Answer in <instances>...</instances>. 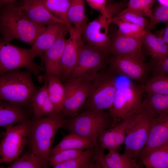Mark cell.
Wrapping results in <instances>:
<instances>
[{
  "label": "cell",
  "mask_w": 168,
  "mask_h": 168,
  "mask_svg": "<svg viewBox=\"0 0 168 168\" xmlns=\"http://www.w3.org/2000/svg\"><path fill=\"white\" fill-rule=\"evenodd\" d=\"M0 9V33L5 41L18 40L32 46L48 26H38L28 19L16 2L5 5Z\"/></svg>",
  "instance_id": "1"
},
{
  "label": "cell",
  "mask_w": 168,
  "mask_h": 168,
  "mask_svg": "<svg viewBox=\"0 0 168 168\" xmlns=\"http://www.w3.org/2000/svg\"><path fill=\"white\" fill-rule=\"evenodd\" d=\"M66 120L60 113L30 121L28 144L30 152L48 161L56 134Z\"/></svg>",
  "instance_id": "2"
},
{
  "label": "cell",
  "mask_w": 168,
  "mask_h": 168,
  "mask_svg": "<svg viewBox=\"0 0 168 168\" xmlns=\"http://www.w3.org/2000/svg\"><path fill=\"white\" fill-rule=\"evenodd\" d=\"M31 74L16 69L0 74V99L21 107L30 104L37 91Z\"/></svg>",
  "instance_id": "3"
},
{
  "label": "cell",
  "mask_w": 168,
  "mask_h": 168,
  "mask_svg": "<svg viewBox=\"0 0 168 168\" xmlns=\"http://www.w3.org/2000/svg\"><path fill=\"white\" fill-rule=\"evenodd\" d=\"M114 120L110 112L85 110L66 119L63 127L70 133L97 141L104 130L114 126Z\"/></svg>",
  "instance_id": "4"
},
{
  "label": "cell",
  "mask_w": 168,
  "mask_h": 168,
  "mask_svg": "<svg viewBox=\"0 0 168 168\" xmlns=\"http://www.w3.org/2000/svg\"><path fill=\"white\" fill-rule=\"evenodd\" d=\"M116 76L110 69L97 73L90 82L85 110L102 112L111 107L117 88Z\"/></svg>",
  "instance_id": "5"
},
{
  "label": "cell",
  "mask_w": 168,
  "mask_h": 168,
  "mask_svg": "<svg viewBox=\"0 0 168 168\" xmlns=\"http://www.w3.org/2000/svg\"><path fill=\"white\" fill-rule=\"evenodd\" d=\"M145 92L144 85L130 83L117 88L109 112L114 126L121 120L140 111Z\"/></svg>",
  "instance_id": "6"
},
{
  "label": "cell",
  "mask_w": 168,
  "mask_h": 168,
  "mask_svg": "<svg viewBox=\"0 0 168 168\" xmlns=\"http://www.w3.org/2000/svg\"><path fill=\"white\" fill-rule=\"evenodd\" d=\"M33 60L30 49L19 47L3 40H0V74L21 68H26L32 73L37 76L44 70V68Z\"/></svg>",
  "instance_id": "7"
},
{
  "label": "cell",
  "mask_w": 168,
  "mask_h": 168,
  "mask_svg": "<svg viewBox=\"0 0 168 168\" xmlns=\"http://www.w3.org/2000/svg\"><path fill=\"white\" fill-rule=\"evenodd\" d=\"M152 119L141 110L131 116L126 128L124 153L136 160L146 144Z\"/></svg>",
  "instance_id": "8"
},
{
  "label": "cell",
  "mask_w": 168,
  "mask_h": 168,
  "mask_svg": "<svg viewBox=\"0 0 168 168\" xmlns=\"http://www.w3.org/2000/svg\"><path fill=\"white\" fill-rule=\"evenodd\" d=\"M30 121L5 127L0 142V156L5 162L18 158L28 144Z\"/></svg>",
  "instance_id": "9"
},
{
  "label": "cell",
  "mask_w": 168,
  "mask_h": 168,
  "mask_svg": "<svg viewBox=\"0 0 168 168\" xmlns=\"http://www.w3.org/2000/svg\"><path fill=\"white\" fill-rule=\"evenodd\" d=\"M106 58L100 50L88 43H84L80 49L77 64L69 78L91 81L104 67L107 63Z\"/></svg>",
  "instance_id": "10"
},
{
  "label": "cell",
  "mask_w": 168,
  "mask_h": 168,
  "mask_svg": "<svg viewBox=\"0 0 168 168\" xmlns=\"http://www.w3.org/2000/svg\"><path fill=\"white\" fill-rule=\"evenodd\" d=\"M91 81L70 77L64 84L65 94L61 113L66 119L72 118L79 113L88 97Z\"/></svg>",
  "instance_id": "11"
},
{
  "label": "cell",
  "mask_w": 168,
  "mask_h": 168,
  "mask_svg": "<svg viewBox=\"0 0 168 168\" xmlns=\"http://www.w3.org/2000/svg\"><path fill=\"white\" fill-rule=\"evenodd\" d=\"M145 60L135 57L111 56L107 60L110 70L116 75L125 76L144 85L150 72Z\"/></svg>",
  "instance_id": "12"
},
{
  "label": "cell",
  "mask_w": 168,
  "mask_h": 168,
  "mask_svg": "<svg viewBox=\"0 0 168 168\" xmlns=\"http://www.w3.org/2000/svg\"><path fill=\"white\" fill-rule=\"evenodd\" d=\"M111 21L100 14L95 20L86 24L83 28L82 36L92 46L101 50L107 57L111 43L109 27Z\"/></svg>",
  "instance_id": "13"
},
{
  "label": "cell",
  "mask_w": 168,
  "mask_h": 168,
  "mask_svg": "<svg viewBox=\"0 0 168 168\" xmlns=\"http://www.w3.org/2000/svg\"><path fill=\"white\" fill-rule=\"evenodd\" d=\"M68 32V28L61 32L53 45L40 56L44 66L45 74L39 77L42 82L45 77L54 76L60 78V62Z\"/></svg>",
  "instance_id": "14"
},
{
  "label": "cell",
  "mask_w": 168,
  "mask_h": 168,
  "mask_svg": "<svg viewBox=\"0 0 168 168\" xmlns=\"http://www.w3.org/2000/svg\"><path fill=\"white\" fill-rule=\"evenodd\" d=\"M18 4L24 16L38 26H47L57 23L64 24L46 8L43 0H22Z\"/></svg>",
  "instance_id": "15"
},
{
  "label": "cell",
  "mask_w": 168,
  "mask_h": 168,
  "mask_svg": "<svg viewBox=\"0 0 168 168\" xmlns=\"http://www.w3.org/2000/svg\"><path fill=\"white\" fill-rule=\"evenodd\" d=\"M111 38L109 56L131 57L145 60L142 52V37H126L115 34Z\"/></svg>",
  "instance_id": "16"
},
{
  "label": "cell",
  "mask_w": 168,
  "mask_h": 168,
  "mask_svg": "<svg viewBox=\"0 0 168 168\" xmlns=\"http://www.w3.org/2000/svg\"><path fill=\"white\" fill-rule=\"evenodd\" d=\"M167 142L168 114L152 118L147 140L139 157L150 151Z\"/></svg>",
  "instance_id": "17"
},
{
  "label": "cell",
  "mask_w": 168,
  "mask_h": 168,
  "mask_svg": "<svg viewBox=\"0 0 168 168\" xmlns=\"http://www.w3.org/2000/svg\"><path fill=\"white\" fill-rule=\"evenodd\" d=\"M131 116L121 120L114 126L103 131L97 140V145L109 151L116 150L124 143L127 126Z\"/></svg>",
  "instance_id": "18"
},
{
  "label": "cell",
  "mask_w": 168,
  "mask_h": 168,
  "mask_svg": "<svg viewBox=\"0 0 168 168\" xmlns=\"http://www.w3.org/2000/svg\"><path fill=\"white\" fill-rule=\"evenodd\" d=\"M84 44L73 36L67 39L60 62V79L68 78L77 62L80 49Z\"/></svg>",
  "instance_id": "19"
},
{
  "label": "cell",
  "mask_w": 168,
  "mask_h": 168,
  "mask_svg": "<svg viewBox=\"0 0 168 168\" xmlns=\"http://www.w3.org/2000/svg\"><path fill=\"white\" fill-rule=\"evenodd\" d=\"M68 28L64 24L57 23L48 26L46 29L36 38L33 45L30 49L33 59L40 56L54 43L59 34Z\"/></svg>",
  "instance_id": "20"
},
{
  "label": "cell",
  "mask_w": 168,
  "mask_h": 168,
  "mask_svg": "<svg viewBox=\"0 0 168 168\" xmlns=\"http://www.w3.org/2000/svg\"><path fill=\"white\" fill-rule=\"evenodd\" d=\"M44 81L43 86L34 95L30 103L35 118L59 114L49 98L47 89V80Z\"/></svg>",
  "instance_id": "21"
},
{
  "label": "cell",
  "mask_w": 168,
  "mask_h": 168,
  "mask_svg": "<svg viewBox=\"0 0 168 168\" xmlns=\"http://www.w3.org/2000/svg\"><path fill=\"white\" fill-rule=\"evenodd\" d=\"M29 121L21 107L0 99V127Z\"/></svg>",
  "instance_id": "22"
},
{
  "label": "cell",
  "mask_w": 168,
  "mask_h": 168,
  "mask_svg": "<svg viewBox=\"0 0 168 168\" xmlns=\"http://www.w3.org/2000/svg\"><path fill=\"white\" fill-rule=\"evenodd\" d=\"M141 110L152 118L168 114V95L146 93Z\"/></svg>",
  "instance_id": "23"
},
{
  "label": "cell",
  "mask_w": 168,
  "mask_h": 168,
  "mask_svg": "<svg viewBox=\"0 0 168 168\" xmlns=\"http://www.w3.org/2000/svg\"><path fill=\"white\" fill-rule=\"evenodd\" d=\"M68 18L70 24L74 29V36L79 41H83L82 31L87 20L84 0H72L68 12Z\"/></svg>",
  "instance_id": "24"
},
{
  "label": "cell",
  "mask_w": 168,
  "mask_h": 168,
  "mask_svg": "<svg viewBox=\"0 0 168 168\" xmlns=\"http://www.w3.org/2000/svg\"><path fill=\"white\" fill-rule=\"evenodd\" d=\"M97 141L70 133L51 149V155L65 150H85L95 146Z\"/></svg>",
  "instance_id": "25"
},
{
  "label": "cell",
  "mask_w": 168,
  "mask_h": 168,
  "mask_svg": "<svg viewBox=\"0 0 168 168\" xmlns=\"http://www.w3.org/2000/svg\"><path fill=\"white\" fill-rule=\"evenodd\" d=\"M139 158L146 168H168V142L150 151Z\"/></svg>",
  "instance_id": "26"
},
{
  "label": "cell",
  "mask_w": 168,
  "mask_h": 168,
  "mask_svg": "<svg viewBox=\"0 0 168 168\" xmlns=\"http://www.w3.org/2000/svg\"><path fill=\"white\" fill-rule=\"evenodd\" d=\"M46 80L47 89L49 98L54 106L57 112L61 113L64 100L65 89L59 77L49 76L44 78L42 82Z\"/></svg>",
  "instance_id": "27"
},
{
  "label": "cell",
  "mask_w": 168,
  "mask_h": 168,
  "mask_svg": "<svg viewBox=\"0 0 168 168\" xmlns=\"http://www.w3.org/2000/svg\"><path fill=\"white\" fill-rule=\"evenodd\" d=\"M142 37L143 44L153 59H159L168 57V44L157 37L150 30H145Z\"/></svg>",
  "instance_id": "28"
},
{
  "label": "cell",
  "mask_w": 168,
  "mask_h": 168,
  "mask_svg": "<svg viewBox=\"0 0 168 168\" xmlns=\"http://www.w3.org/2000/svg\"><path fill=\"white\" fill-rule=\"evenodd\" d=\"M72 0H43L46 8L52 14L61 20L68 29L70 35H74L73 28L70 24L68 12Z\"/></svg>",
  "instance_id": "29"
},
{
  "label": "cell",
  "mask_w": 168,
  "mask_h": 168,
  "mask_svg": "<svg viewBox=\"0 0 168 168\" xmlns=\"http://www.w3.org/2000/svg\"><path fill=\"white\" fill-rule=\"evenodd\" d=\"M104 160L106 168H139L140 166L129 154H121L116 150L109 151Z\"/></svg>",
  "instance_id": "30"
},
{
  "label": "cell",
  "mask_w": 168,
  "mask_h": 168,
  "mask_svg": "<svg viewBox=\"0 0 168 168\" xmlns=\"http://www.w3.org/2000/svg\"><path fill=\"white\" fill-rule=\"evenodd\" d=\"M95 146L85 150L80 155L67 162L57 165L54 168H100L92 159Z\"/></svg>",
  "instance_id": "31"
},
{
  "label": "cell",
  "mask_w": 168,
  "mask_h": 168,
  "mask_svg": "<svg viewBox=\"0 0 168 168\" xmlns=\"http://www.w3.org/2000/svg\"><path fill=\"white\" fill-rule=\"evenodd\" d=\"M48 162L30 152L16 158L7 168H42L49 166Z\"/></svg>",
  "instance_id": "32"
},
{
  "label": "cell",
  "mask_w": 168,
  "mask_h": 168,
  "mask_svg": "<svg viewBox=\"0 0 168 168\" xmlns=\"http://www.w3.org/2000/svg\"><path fill=\"white\" fill-rule=\"evenodd\" d=\"M144 85L146 93L168 95V76L153 75Z\"/></svg>",
  "instance_id": "33"
},
{
  "label": "cell",
  "mask_w": 168,
  "mask_h": 168,
  "mask_svg": "<svg viewBox=\"0 0 168 168\" xmlns=\"http://www.w3.org/2000/svg\"><path fill=\"white\" fill-rule=\"evenodd\" d=\"M112 22L118 27L116 34L124 36L141 38L145 32V29L136 24L119 20L112 17Z\"/></svg>",
  "instance_id": "34"
},
{
  "label": "cell",
  "mask_w": 168,
  "mask_h": 168,
  "mask_svg": "<svg viewBox=\"0 0 168 168\" xmlns=\"http://www.w3.org/2000/svg\"><path fill=\"white\" fill-rule=\"evenodd\" d=\"M113 18L138 25L146 29L149 21L145 16L127 7L117 13Z\"/></svg>",
  "instance_id": "35"
},
{
  "label": "cell",
  "mask_w": 168,
  "mask_h": 168,
  "mask_svg": "<svg viewBox=\"0 0 168 168\" xmlns=\"http://www.w3.org/2000/svg\"><path fill=\"white\" fill-rule=\"evenodd\" d=\"M148 26L145 29L150 30L157 24L164 22L166 24L168 22V5L159 4L152 8L151 15L150 17Z\"/></svg>",
  "instance_id": "36"
},
{
  "label": "cell",
  "mask_w": 168,
  "mask_h": 168,
  "mask_svg": "<svg viewBox=\"0 0 168 168\" xmlns=\"http://www.w3.org/2000/svg\"><path fill=\"white\" fill-rule=\"evenodd\" d=\"M84 150H65L60 151L49 156L48 163L53 167L60 164L71 160L80 155Z\"/></svg>",
  "instance_id": "37"
},
{
  "label": "cell",
  "mask_w": 168,
  "mask_h": 168,
  "mask_svg": "<svg viewBox=\"0 0 168 168\" xmlns=\"http://www.w3.org/2000/svg\"><path fill=\"white\" fill-rule=\"evenodd\" d=\"M156 0H128L127 3V7L140 13L149 18L152 7Z\"/></svg>",
  "instance_id": "38"
},
{
  "label": "cell",
  "mask_w": 168,
  "mask_h": 168,
  "mask_svg": "<svg viewBox=\"0 0 168 168\" xmlns=\"http://www.w3.org/2000/svg\"><path fill=\"white\" fill-rule=\"evenodd\" d=\"M150 71L153 75L168 76V58L156 59L152 58L150 65Z\"/></svg>",
  "instance_id": "39"
},
{
  "label": "cell",
  "mask_w": 168,
  "mask_h": 168,
  "mask_svg": "<svg viewBox=\"0 0 168 168\" xmlns=\"http://www.w3.org/2000/svg\"><path fill=\"white\" fill-rule=\"evenodd\" d=\"M92 8L100 12L101 15L111 21L112 17L106 9V0H86Z\"/></svg>",
  "instance_id": "40"
},
{
  "label": "cell",
  "mask_w": 168,
  "mask_h": 168,
  "mask_svg": "<svg viewBox=\"0 0 168 168\" xmlns=\"http://www.w3.org/2000/svg\"><path fill=\"white\" fill-rule=\"evenodd\" d=\"M165 27L156 31L154 34L158 38L161 40L166 44H168V26L166 24Z\"/></svg>",
  "instance_id": "41"
},
{
  "label": "cell",
  "mask_w": 168,
  "mask_h": 168,
  "mask_svg": "<svg viewBox=\"0 0 168 168\" xmlns=\"http://www.w3.org/2000/svg\"><path fill=\"white\" fill-rule=\"evenodd\" d=\"M18 0H0V8L5 5L9 3L16 2Z\"/></svg>",
  "instance_id": "42"
},
{
  "label": "cell",
  "mask_w": 168,
  "mask_h": 168,
  "mask_svg": "<svg viewBox=\"0 0 168 168\" xmlns=\"http://www.w3.org/2000/svg\"><path fill=\"white\" fill-rule=\"evenodd\" d=\"M159 3L162 5H168V0H157Z\"/></svg>",
  "instance_id": "43"
},
{
  "label": "cell",
  "mask_w": 168,
  "mask_h": 168,
  "mask_svg": "<svg viewBox=\"0 0 168 168\" xmlns=\"http://www.w3.org/2000/svg\"><path fill=\"white\" fill-rule=\"evenodd\" d=\"M3 162H4L2 158H0V168H4V167L0 165Z\"/></svg>",
  "instance_id": "44"
},
{
  "label": "cell",
  "mask_w": 168,
  "mask_h": 168,
  "mask_svg": "<svg viewBox=\"0 0 168 168\" xmlns=\"http://www.w3.org/2000/svg\"><path fill=\"white\" fill-rule=\"evenodd\" d=\"M4 132H0V142L3 136Z\"/></svg>",
  "instance_id": "45"
},
{
  "label": "cell",
  "mask_w": 168,
  "mask_h": 168,
  "mask_svg": "<svg viewBox=\"0 0 168 168\" xmlns=\"http://www.w3.org/2000/svg\"><path fill=\"white\" fill-rule=\"evenodd\" d=\"M114 0H106L107 3H110L113 2V1ZM124 1H125L127 0H123Z\"/></svg>",
  "instance_id": "46"
},
{
  "label": "cell",
  "mask_w": 168,
  "mask_h": 168,
  "mask_svg": "<svg viewBox=\"0 0 168 168\" xmlns=\"http://www.w3.org/2000/svg\"><path fill=\"white\" fill-rule=\"evenodd\" d=\"M2 40V39H1V37H0V40Z\"/></svg>",
  "instance_id": "47"
}]
</instances>
